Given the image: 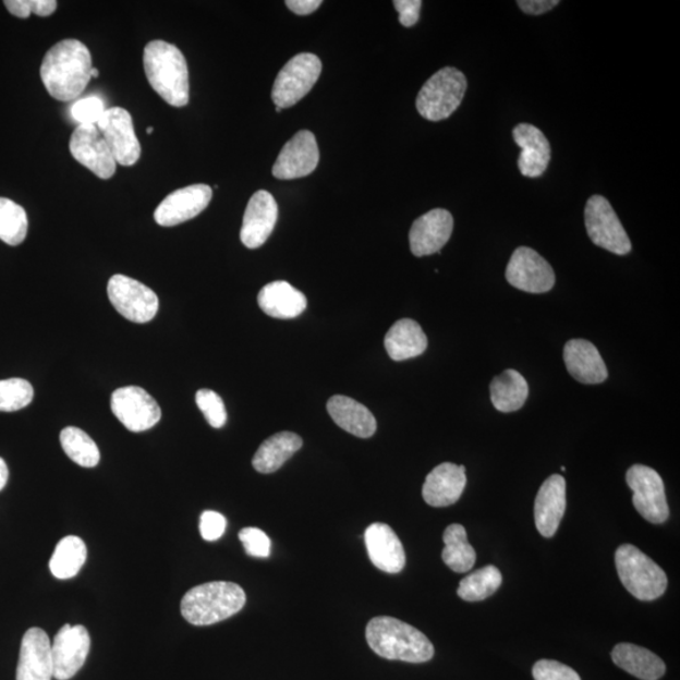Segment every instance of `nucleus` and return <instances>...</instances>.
I'll use <instances>...</instances> for the list:
<instances>
[{
	"mask_svg": "<svg viewBox=\"0 0 680 680\" xmlns=\"http://www.w3.org/2000/svg\"><path fill=\"white\" fill-rule=\"evenodd\" d=\"M92 70L88 48L77 39H64L46 53L40 78L53 99L71 101L85 92Z\"/></svg>",
	"mask_w": 680,
	"mask_h": 680,
	"instance_id": "f257e3e1",
	"label": "nucleus"
},
{
	"mask_svg": "<svg viewBox=\"0 0 680 680\" xmlns=\"http://www.w3.org/2000/svg\"><path fill=\"white\" fill-rule=\"evenodd\" d=\"M144 70L153 90L174 108L190 102V72L185 57L174 45L153 40L144 48Z\"/></svg>",
	"mask_w": 680,
	"mask_h": 680,
	"instance_id": "f03ea898",
	"label": "nucleus"
},
{
	"mask_svg": "<svg viewBox=\"0 0 680 680\" xmlns=\"http://www.w3.org/2000/svg\"><path fill=\"white\" fill-rule=\"evenodd\" d=\"M367 643L380 658L408 663H426L434 658V645L410 623L391 617H377L368 622Z\"/></svg>",
	"mask_w": 680,
	"mask_h": 680,
	"instance_id": "7ed1b4c3",
	"label": "nucleus"
},
{
	"mask_svg": "<svg viewBox=\"0 0 680 680\" xmlns=\"http://www.w3.org/2000/svg\"><path fill=\"white\" fill-rule=\"evenodd\" d=\"M245 604L244 588L233 582L215 581L190 590L182 598L181 611L192 626L208 627L233 617Z\"/></svg>",
	"mask_w": 680,
	"mask_h": 680,
	"instance_id": "20e7f679",
	"label": "nucleus"
},
{
	"mask_svg": "<svg viewBox=\"0 0 680 680\" xmlns=\"http://www.w3.org/2000/svg\"><path fill=\"white\" fill-rule=\"evenodd\" d=\"M615 563L623 587L641 602L657 600L668 587L661 567L633 545H622L615 554Z\"/></svg>",
	"mask_w": 680,
	"mask_h": 680,
	"instance_id": "39448f33",
	"label": "nucleus"
},
{
	"mask_svg": "<svg viewBox=\"0 0 680 680\" xmlns=\"http://www.w3.org/2000/svg\"><path fill=\"white\" fill-rule=\"evenodd\" d=\"M466 87V77L458 69L437 71L418 93L416 108L420 116L430 121L448 119L463 101Z\"/></svg>",
	"mask_w": 680,
	"mask_h": 680,
	"instance_id": "423d86ee",
	"label": "nucleus"
},
{
	"mask_svg": "<svg viewBox=\"0 0 680 680\" xmlns=\"http://www.w3.org/2000/svg\"><path fill=\"white\" fill-rule=\"evenodd\" d=\"M321 61L313 53H299L279 72L272 87V101L288 109L304 99L320 77Z\"/></svg>",
	"mask_w": 680,
	"mask_h": 680,
	"instance_id": "0eeeda50",
	"label": "nucleus"
},
{
	"mask_svg": "<svg viewBox=\"0 0 680 680\" xmlns=\"http://www.w3.org/2000/svg\"><path fill=\"white\" fill-rule=\"evenodd\" d=\"M585 224L588 238L598 247L626 256L631 251V241L610 202L603 196H593L585 208Z\"/></svg>",
	"mask_w": 680,
	"mask_h": 680,
	"instance_id": "6e6552de",
	"label": "nucleus"
},
{
	"mask_svg": "<svg viewBox=\"0 0 680 680\" xmlns=\"http://www.w3.org/2000/svg\"><path fill=\"white\" fill-rule=\"evenodd\" d=\"M108 295L112 306L133 323H148L159 309L157 294L141 281L125 275H113L108 283Z\"/></svg>",
	"mask_w": 680,
	"mask_h": 680,
	"instance_id": "1a4fd4ad",
	"label": "nucleus"
},
{
	"mask_svg": "<svg viewBox=\"0 0 680 680\" xmlns=\"http://www.w3.org/2000/svg\"><path fill=\"white\" fill-rule=\"evenodd\" d=\"M627 483L634 493L633 505L644 520L654 524L668 521L666 488L661 476L654 469L641 464L631 466L627 473Z\"/></svg>",
	"mask_w": 680,
	"mask_h": 680,
	"instance_id": "9d476101",
	"label": "nucleus"
},
{
	"mask_svg": "<svg viewBox=\"0 0 680 680\" xmlns=\"http://www.w3.org/2000/svg\"><path fill=\"white\" fill-rule=\"evenodd\" d=\"M112 414L129 432L150 430L161 418L159 404L143 388L129 386L119 388L111 396Z\"/></svg>",
	"mask_w": 680,
	"mask_h": 680,
	"instance_id": "9b49d317",
	"label": "nucleus"
},
{
	"mask_svg": "<svg viewBox=\"0 0 680 680\" xmlns=\"http://www.w3.org/2000/svg\"><path fill=\"white\" fill-rule=\"evenodd\" d=\"M506 278L510 286L531 294L552 290L556 275L544 257L530 247H518L507 266Z\"/></svg>",
	"mask_w": 680,
	"mask_h": 680,
	"instance_id": "f8f14e48",
	"label": "nucleus"
},
{
	"mask_svg": "<svg viewBox=\"0 0 680 680\" xmlns=\"http://www.w3.org/2000/svg\"><path fill=\"white\" fill-rule=\"evenodd\" d=\"M96 126L109 145L117 163L132 167L139 160L142 147L134 131L131 112L121 108L107 109Z\"/></svg>",
	"mask_w": 680,
	"mask_h": 680,
	"instance_id": "ddd939ff",
	"label": "nucleus"
},
{
	"mask_svg": "<svg viewBox=\"0 0 680 680\" xmlns=\"http://www.w3.org/2000/svg\"><path fill=\"white\" fill-rule=\"evenodd\" d=\"M72 157L92 172L110 180L117 172V160L96 125H78L70 141Z\"/></svg>",
	"mask_w": 680,
	"mask_h": 680,
	"instance_id": "4468645a",
	"label": "nucleus"
},
{
	"mask_svg": "<svg viewBox=\"0 0 680 680\" xmlns=\"http://www.w3.org/2000/svg\"><path fill=\"white\" fill-rule=\"evenodd\" d=\"M92 639L83 626H64L54 636L52 649L53 677L57 680H69L84 667Z\"/></svg>",
	"mask_w": 680,
	"mask_h": 680,
	"instance_id": "2eb2a0df",
	"label": "nucleus"
},
{
	"mask_svg": "<svg viewBox=\"0 0 680 680\" xmlns=\"http://www.w3.org/2000/svg\"><path fill=\"white\" fill-rule=\"evenodd\" d=\"M319 158L315 135L309 131L299 132L283 145L272 167V175L281 181L309 175L317 169Z\"/></svg>",
	"mask_w": 680,
	"mask_h": 680,
	"instance_id": "dca6fc26",
	"label": "nucleus"
},
{
	"mask_svg": "<svg viewBox=\"0 0 680 680\" xmlns=\"http://www.w3.org/2000/svg\"><path fill=\"white\" fill-rule=\"evenodd\" d=\"M212 189L207 184H193L170 193L154 212L159 226L173 227L192 220L208 207Z\"/></svg>",
	"mask_w": 680,
	"mask_h": 680,
	"instance_id": "f3484780",
	"label": "nucleus"
},
{
	"mask_svg": "<svg viewBox=\"0 0 680 680\" xmlns=\"http://www.w3.org/2000/svg\"><path fill=\"white\" fill-rule=\"evenodd\" d=\"M453 230V218L447 209L436 208L417 218L410 230L411 253L424 257L440 253Z\"/></svg>",
	"mask_w": 680,
	"mask_h": 680,
	"instance_id": "a211bd4d",
	"label": "nucleus"
},
{
	"mask_svg": "<svg viewBox=\"0 0 680 680\" xmlns=\"http://www.w3.org/2000/svg\"><path fill=\"white\" fill-rule=\"evenodd\" d=\"M277 201L267 191H258L251 197L246 207L240 238L247 248L262 247L270 238L278 222Z\"/></svg>",
	"mask_w": 680,
	"mask_h": 680,
	"instance_id": "6ab92c4d",
	"label": "nucleus"
},
{
	"mask_svg": "<svg viewBox=\"0 0 680 680\" xmlns=\"http://www.w3.org/2000/svg\"><path fill=\"white\" fill-rule=\"evenodd\" d=\"M53 660L46 631L32 628L22 639L17 680H52Z\"/></svg>",
	"mask_w": 680,
	"mask_h": 680,
	"instance_id": "aec40b11",
	"label": "nucleus"
},
{
	"mask_svg": "<svg viewBox=\"0 0 680 680\" xmlns=\"http://www.w3.org/2000/svg\"><path fill=\"white\" fill-rule=\"evenodd\" d=\"M368 557L378 570L400 573L406 564V555L394 531L385 523H374L364 533Z\"/></svg>",
	"mask_w": 680,
	"mask_h": 680,
	"instance_id": "412c9836",
	"label": "nucleus"
},
{
	"mask_svg": "<svg viewBox=\"0 0 680 680\" xmlns=\"http://www.w3.org/2000/svg\"><path fill=\"white\" fill-rule=\"evenodd\" d=\"M566 510V481L562 475H550L534 501V521L542 536L554 537Z\"/></svg>",
	"mask_w": 680,
	"mask_h": 680,
	"instance_id": "4be33fe9",
	"label": "nucleus"
},
{
	"mask_svg": "<svg viewBox=\"0 0 680 680\" xmlns=\"http://www.w3.org/2000/svg\"><path fill=\"white\" fill-rule=\"evenodd\" d=\"M570 375L584 385H598L607 379L606 364L597 348L585 339H571L563 350Z\"/></svg>",
	"mask_w": 680,
	"mask_h": 680,
	"instance_id": "5701e85b",
	"label": "nucleus"
},
{
	"mask_svg": "<svg viewBox=\"0 0 680 680\" xmlns=\"http://www.w3.org/2000/svg\"><path fill=\"white\" fill-rule=\"evenodd\" d=\"M466 487L465 466L444 463L426 476L423 497L435 508L456 505Z\"/></svg>",
	"mask_w": 680,
	"mask_h": 680,
	"instance_id": "b1692460",
	"label": "nucleus"
},
{
	"mask_svg": "<svg viewBox=\"0 0 680 680\" xmlns=\"http://www.w3.org/2000/svg\"><path fill=\"white\" fill-rule=\"evenodd\" d=\"M513 139L522 149L518 168L529 178H538L547 170L550 160V145L544 133L531 124L513 129Z\"/></svg>",
	"mask_w": 680,
	"mask_h": 680,
	"instance_id": "393cba45",
	"label": "nucleus"
},
{
	"mask_svg": "<svg viewBox=\"0 0 680 680\" xmlns=\"http://www.w3.org/2000/svg\"><path fill=\"white\" fill-rule=\"evenodd\" d=\"M257 303L271 318L294 319L306 309V298L287 281L267 283L258 293Z\"/></svg>",
	"mask_w": 680,
	"mask_h": 680,
	"instance_id": "a878e982",
	"label": "nucleus"
},
{
	"mask_svg": "<svg viewBox=\"0 0 680 680\" xmlns=\"http://www.w3.org/2000/svg\"><path fill=\"white\" fill-rule=\"evenodd\" d=\"M327 409L335 423L344 432L361 439H368L377 430V421L362 403L345 396H335L328 401Z\"/></svg>",
	"mask_w": 680,
	"mask_h": 680,
	"instance_id": "bb28decb",
	"label": "nucleus"
},
{
	"mask_svg": "<svg viewBox=\"0 0 680 680\" xmlns=\"http://www.w3.org/2000/svg\"><path fill=\"white\" fill-rule=\"evenodd\" d=\"M615 666L642 680H658L666 675V664L645 647L621 643L611 653Z\"/></svg>",
	"mask_w": 680,
	"mask_h": 680,
	"instance_id": "cd10ccee",
	"label": "nucleus"
},
{
	"mask_svg": "<svg viewBox=\"0 0 680 680\" xmlns=\"http://www.w3.org/2000/svg\"><path fill=\"white\" fill-rule=\"evenodd\" d=\"M388 355L396 362L418 357L427 348V337L420 324L412 319L396 321L385 338Z\"/></svg>",
	"mask_w": 680,
	"mask_h": 680,
	"instance_id": "c85d7f7f",
	"label": "nucleus"
},
{
	"mask_svg": "<svg viewBox=\"0 0 680 680\" xmlns=\"http://www.w3.org/2000/svg\"><path fill=\"white\" fill-rule=\"evenodd\" d=\"M303 447L302 437L289 432L275 434L255 453L253 465L262 474H271L287 463Z\"/></svg>",
	"mask_w": 680,
	"mask_h": 680,
	"instance_id": "c756f323",
	"label": "nucleus"
},
{
	"mask_svg": "<svg viewBox=\"0 0 680 680\" xmlns=\"http://www.w3.org/2000/svg\"><path fill=\"white\" fill-rule=\"evenodd\" d=\"M529 393L527 380L514 369L505 371L490 384L493 406L499 412H505V414L521 410L529 399Z\"/></svg>",
	"mask_w": 680,
	"mask_h": 680,
	"instance_id": "7c9ffc66",
	"label": "nucleus"
},
{
	"mask_svg": "<svg viewBox=\"0 0 680 680\" xmlns=\"http://www.w3.org/2000/svg\"><path fill=\"white\" fill-rule=\"evenodd\" d=\"M442 561L450 570L465 573L473 569L476 561L475 549L469 544L466 530L461 524H451L444 532Z\"/></svg>",
	"mask_w": 680,
	"mask_h": 680,
	"instance_id": "2f4dec72",
	"label": "nucleus"
},
{
	"mask_svg": "<svg viewBox=\"0 0 680 680\" xmlns=\"http://www.w3.org/2000/svg\"><path fill=\"white\" fill-rule=\"evenodd\" d=\"M85 542L76 536H68L59 542L50 561V570L56 579L75 578L86 562Z\"/></svg>",
	"mask_w": 680,
	"mask_h": 680,
	"instance_id": "473e14b6",
	"label": "nucleus"
},
{
	"mask_svg": "<svg viewBox=\"0 0 680 680\" xmlns=\"http://www.w3.org/2000/svg\"><path fill=\"white\" fill-rule=\"evenodd\" d=\"M500 571L496 566H487L476 570L460 581L458 595L467 603L483 602L497 593L501 585Z\"/></svg>",
	"mask_w": 680,
	"mask_h": 680,
	"instance_id": "72a5a7b5",
	"label": "nucleus"
},
{
	"mask_svg": "<svg viewBox=\"0 0 680 680\" xmlns=\"http://www.w3.org/2000/svg\"><path fill=\"white\" fill-rule=\"evenodd\" d=\"M62 449L80 466L95 467L100 463V450L96 442L78 427L63 428L60 435Z\"/></svg>",
	"mask_w": 680,
	"mask_h": 680,
	"instance_id": "f704fd0d",
	"label": "nucleus"
},
{
	"mask_svg": "<svg viewBox=\"0 0 680 680\" xmlns=\"http://www.w3.org/2000/svg\"><path fill=\"white\" fill-rule=\"evenodd\" d=\"M26 210L12 199L0 197V240L7 245L19 246L27 238Z\"/></svg>",
	"mask_w": 680,
	"mask_h": 680,
	"instance_id": "c9c22d12",
	"label": "nucleus"
},
{
	"mask_svg": "<svg viewBox=\"0 0 680 680\" xmlns=\"http://www.w3.org/2000/svg\"><path fill=\"white\" fill-rule=\"evenodd\" d=\"M34 396V387L26 379L0 380V412H14L27 408Z\"/></svg>",
	"mask_w": 680,
	"mask_h": 680,
	"instance_id": "e433bc0d",
	"label": "nucleus"
},
{
	"mask_svg": "<svg viewBox=\"0 0 680 680\" xmlns=\"http://www.w3.org/2000/svg\"><path fill=\"white\" fill-rule=\"evenodd\" d=\"M197 406L214 428H222L227 423V411L220 396L212 390H199L196 394Z\"/></svg>",
	"mask_w": 680,
	"mask_h": 680,
	"instance_id": "4c0bfd02",
	"label": "nucleus"
},
{
	"mask_svg": "<svg viewBox=\"0 0 680 680\" xmlns=\"http://www.w3.org/2000/svg\"><path fill=\"white\" fill-rule=\"evenodd\" d=\"M4 5L19 19H28L32 13L39 17H48L57 10L54 0H7Z\"/></svg>",
	"mask_w": 680,
	"mask_h": 680,
	"instance_id": "58836bf2",
	"label": "nucleus"
},
{
	"mask_svg": "<svg viewBox=\"0 0 680 680\" xmlns=\"http://www.w3.org/2000/svg\"><path fill=\"white\" fill-rule=\"evenodd\" d=\"M105 105L99 97H85L74 104L71 109L72 117L80 125H96L105 112Z\"/></svg>",
	"mask_w": 680,
	"mask_h": 680,
	"instance_id": "ea45409f",
	"label": "nucleus"
},
{
	"mask_svg": "<svg viewBox=\"0 0 680 680\" xmlns=\"http://www.w3.org/2000/svg\"><path fill=\"white\" fill-rule=\"evenodd\" d=\"M534 680H581L580 676L572 668L556 660H539L534 664Z\"/></svg>",
	"mask_w": 680,
	"mask_h": 680,
	"instance_id": "a19ab883",
	"label": "nucleus"
},
{
	"mask_svg": "<svg viewBox=\"0 0 680 680\" xmlns=\"http://www.w3.org/2000/svg\"><path fill=\"white\" fill-rule=\"evenodd\" d=\"M239 538L248 556L258 558L270 556L271 541L264 531L254 527L244 529L239 533Z\"/></svg>",
	"mask_w": 680,
	"mask_h": 680,
	"instance_id": "79ce46f5",
	"label": "nucleus"
},
{
	"mask_svg": "<svg viewBox=\"0 0 680 680\" xmlns=\"http://www.w3.org/2000/svg\"><path fill=\"white\" fill-rule=\"evenodd\" d=\"M227 529L226 518L214 510H206L202 513L199 520V532L202 538L207 542H215L220 539Z\"/></svg>",
	"mask_w": 680,
	"mask_h": 680,
	"instance_id": "37998d69",
	"label": "nucleus"
},
{
	"mask_svg": "<svg viewBox=\"0 0 680 680\" xmlns=\"http://www.w3.org/2000/svg\"><path fill=\"white\" fill-rule=\"evenodd\" d=\"M393 5L400 14V23L403 27H414L420 20L421 0H394Z\"/></svg>",
	"mask_w": 680,
	"mask_h": 680,
	"instance_id": "c03bdc74",
	"label": "nucleus"
},
{
	"mask_svg": "<svg viewBox=\"0 0 680 680\" xmlns=\"http://www.w3.org/2000/svg\"><path fill=\"white\" fill-rule=\"evenodd\" d=\"M517 4L524 13L541 15L552 11L560 2L558 0H518Z\"/></svg>",
	"mask_w": 680,
	"mask_h": 680,
	"instance_id": "a18cd8bd",
	"label": "nucleus"
},
{
	"mask_svg": "<svg viewBox=\"0 0 680 680\" xmlns=\"http://www.w3.org/2000/svg\"><path fill=\"white\" fill-rule=\"evenodd\" d=\"M286 4L291 12L307 15L318 11L323 2L321 0H288Z\"/></svg>",
	"mask_w": 680,
	"mask_h": 680,
	"instance_id": "49530a36",
	"label": "nucleus"
},
{
	"mask_svg": "<svg viewBox=\"0 0 680 680\" xmlns=\"http://www.w3.org/2000/svg\"><path fill=\"white\" fill-rule=\"evenodd\" d=\"M8 477H10V471H8L5 461L2 458H0V491H2L5 488V485L8 483Z\"/></svg>",
	"mask_w": 680,
	"mask_h": 680,
	"instance_id": "de8ad7c7",
	"label": "nucleus"
},
{
	"mask_svg": "<svg viewBox=\"0 0 680 680\" xmlns=\"http://www.w3.org/2000/svg\"><path fill=\"white\" fill-rule=\"evenodd\" d=\"M90 75H92V78H93V77H94V78H95V77H99L100 72H99V70H97V69L93 68L92 72H90Z\"/></svg>",
	"mask_w": 680,
	"mask_h": 680,
	"instance_id": "09e8293b",
	"label": "nucleus"
},
{
	"mask_svg": "<svg viewBox=\"0 0 680 680\" xmlns=\"http://www.w3.org/2000/svg\"><path fill=\"white\" fill-rule=\"evenodd\" d=\"M153 131H154V129L150 126V127H148V131H147V132H148V134H151V133H153Z\"/></svg>",
	"mask_w": 680,
	"mask_h": 680,
	"instance_id": "8fccbe9b",
	"label": "nucleus"
},
{
	"mask_svg": "<svg viewBox=\"0 0 680 680\" xmlns=\"http://www.w3.org/2000/svg\"><path fill=\"white\" fill-rule=\"evenodd\" d=\"M275 110H277V112H281V111H282V109H281V108H278V107H277V109H275Z\"/></svg>",
	"mask_w": 680,
	"mask_h": 680,
	"instance_id": "3c124183",
	"label": "nucleus"
}]
</instances>
